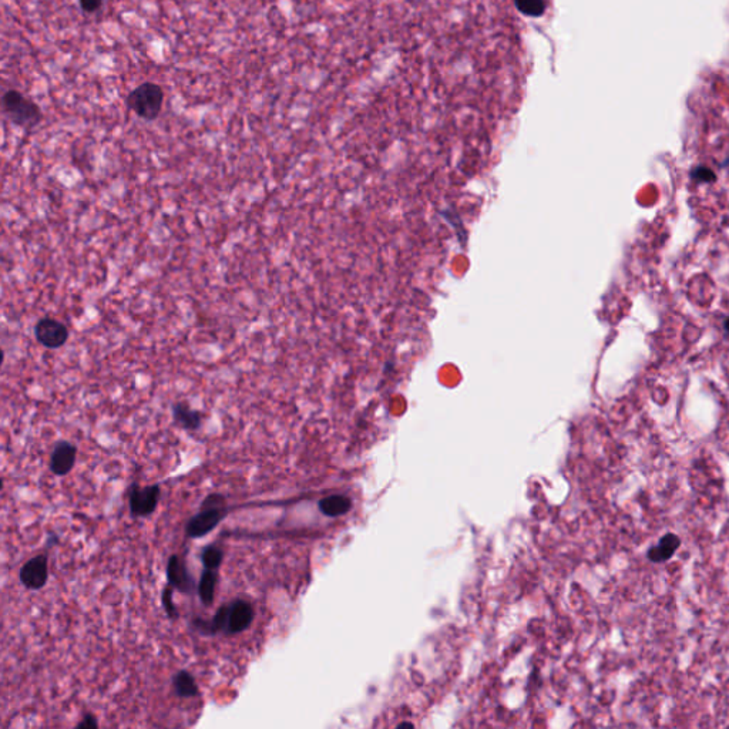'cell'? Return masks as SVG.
Listing matches in <instances>:
<instances>
[{"label": "cell", "instance_id": "1", "mask_svg": "<svg viewBox=\"0 0 729 729\" xmlns=\"http://www.w3.org/2000/svg\"><path fill=\"white\" fill-rule=\"evenodd\" d=\"M3 110L13 124L26 130L34 129L43 120L41 107L17 90H9L5 93Z\"/></svg>", "mask_w": 729, "mask_h": 729}, {"label": "cell", "instance_id": "2", "mask_svg": "<svg viewBox=\"0 0 729 729\" xmlns=\"http://www.w3.org/2000/svg\"><path fill=\"white\" fill-rule=\"evenodd\" d=\"M164 92L156 83H143L127 96V106L138 117L152 122L156 120L163 108Z\"/></svg>", "mask_w": 729, "mask_h": 729}, {"label": "cell", "instance_id": "3", "mask_svg": "<svg viewBox=\"0 0 729 729\" xmlns=\"http://www.w3.org/2000/svg\"><path fill=\"white\" fill-rule=\"evenodd\" d=\"M34 338L48 349L62 348L68 339L67 326L55 318H42L34 325Z\"/></svg>", "mask_w": 729, "mask_h": 729}, {"label": "cell", "instance_id": "4", "mask_svg": "<svg viewBox=\"0 0 729 729\" xmlns=\"http://www.w3.org/2000/svg\"><path fill=\"white\" fill-rule=\"evenodd\" d=\"M49 577L48 557L41 554L29 560L20 570V582L29 590H41Z\"/></svg>", "mask_w": 729, "mask_h": 729}, {"label": "cell", "instance_id": "5", "mask_svg": "<svg viewBox=\"0 0 729 729\" xmlns=\"http://www.w3.org/2000/svg\"><path fill=\"white\" fill-rule=\"evenodd\" d=\"M226 512L225 509L219 507H205L201 513L194 516L187 524V535L193 537V539H199V537L205 535L212 528H215L219 521L225 517Z\"/></svg>", "mask_w": 729, "mask_h": 729}, {"label": "cell", "instance_id": "6", "mask_svg": "<svg viewBox=\"0 0 729 729\" xmlns=\"http://www.w3.org/2000/svg\"><path fill=\"white\" fill-rule=\"evenodd\" d=\"M160 487H136L130 494V510L134 516H148L156 510L159 505Z\"/></svg>", "mask_w": 729, "mask_h": 729}, {"label": "cell", "instance_id": "7", "mask_svg": "<svg viewBox=\"0 0 729 729\" xmlns=\"http://www.w3.org/2000/svg\"><path fill=\"white\" fill-rule=\"evenodd\" d=\"M252 620H254L252 605L244 600H237L229 605L226 633H229V634L243 633L251 626Z\"/></svg>", "mask_w": 729, "mask_h": 729}, {"label": "cell", "instance_id": "8", "mask_svg": "<svg viewBox=\"0 0 729 729\" xmlns=\"http://www.w3.org/2000/svg\"><path fill=\"white\" fill-rule=\"evenodd\" d=\"M75 456H78V449H75L74 445L68 442H59L50 459L52 472L57 476L67 475L75 463Z\"/></svg>", "mask_w": 729, "mask_h": 729}, {"label": "cell", "instance_id": "9", "mask_svg": "<svg viewBox=\"0 0 729 729\" xmlns=\"http://www.w3.org/2000/svg\"><path fill=\"white\" fill-rule=\"evenodd\" d=\"M167 575H168L170 586H173L181 591H185V593L191 591V589H193V580H191L184 563L177 556H173L168 560Z\"/></svg>", "mask_w": 729, "mask_h": 729}, {"label": "cell", "instance_id": "10", "mask_svg": "<svg viewBox=\"0 0 729 729\" xmlns=\"http://www.w3.org/2000/svg\"><path fill=\"white\" fill-rule=\"evenodd\" d=\"M174 420L187 431H197L203 424V413L191 409L185 402H177L173 406Z\"/></svg>", "mask_w": 729, "mask_h": 729}, {"label": "cell", "instance_id": "11", "mask_svg": "<svg viewBox=\"0 0 729 729\" xmlns=\"http://www.w3.org/2000/svg\"><path fill=\"white\" fill-rule=\"evenodd\" d=\"M679 544H681L679 537L677 534L668 533V534H665L663 537V539L654 547L649 549L648 558L652 563H664V561L670 560L675 554V551L678 550Z\"/></svg>", "mask_w": 729, "mask_h": 729}, {"label": "cell", "instance_id": "12", "mask_svg": "<svg viewBox=\"0 0 729 729\" xmlns=\"http://www.w3.org/2000/svg\"><path fill=\"white\" fill-rule=\"evenodd\" d=\"M319 509L326 516H331V517L340 516V514L349 512L351 498H348L347 496H340V494L328 496L319 502Z\"/></svg>", "mask_w": 729, "mask_h": 729}, {"label": "cell", "instance_id": "13", "mask_svg": "<svg viewBox=\"0 0 729 729\" xmlns=\"http://www.w3.org/2000/svg\"><path fill=\"white\" fill-rule=\"evenodd\" d=\"M173 686L175 694L184 698H191L199 695V686L196 684V679L193 678L189 672L180 671L173 678Z\"/></svg>", "mask_w": 729, "mask_h": 729}, {"label": "cell", "instance_id": "14", "mask_svg": "<svg viewBox=\"0 0 729 729\" xmlns=\"http://www.w3.org/2000/svg\"><path fill=\"white\" fill-rule=\"evenodd\" d=\"M215 583H217L215 572H214L212 570H208V568H207V571H204L203 575H201L200 586H199V593H200L201 601H203L205 605H211L212 601H214Z\"/></svg>", "mask_w": 729, "mask_h": 729}, {"label": "cell", "instance_id": "15", "mask_svg": "<svg viewBox=\"0 0 729 729\" xmlns=\"http://www.w3.org/2000/svg\"><path fill=\"white\" fill-rule=\"evenodd\" d=\"M516 8L526 16L539 17L546 12L544 0H516Z\"/></svg>", "mask_w": 729, "mask_h": 729}, {"label": "cell", "instance_id": "16", "mask_svg": "<svg viewBox=\"0 0 729 729\" xmlns=\"http://www.w3.org/2000/svg\"><path fill=\"white\" fill-rule=\"evenodd\" d=\"M228 616H229V607L228 605H222L218 608L217 614L214 616L212 621L208 624V627L205 628V633L208 634H214V633H218V631H222L225 630L226 631V627H228Z\"/></svg>", "mask_w": 729, "mask_h": 729}, {"label": "cell", "instance_id": "17", "mask_svg": "<svg viewBox=\"0 0 729 729\" xmlns=\"http://www.w3.org/2000/svg\"><path fill=\"white\" fill-rule=\"evenodd\" d=\"M203 564L208 570H217L224 558V551L217 546H210L203 551Z\"/></svg>", "mask_w": 729, "mask_h": 729}, {"label": "cell", "instance_id": "18", "mask_svg": "<svg viewBox=\"0 0 729 729\" xmlns=\"http://www.w3.org/2000/svg\"><path fill=\"white\" fill-rule=\"evenodd\" d=\"M691 178L700 184H711V182L716 181L715 173L705 166H698V167L693 168V171H691Z\"/></svg>", "mask_w": 729, "mask_h": 729}, {"label": "cell", "instance_id": "19", "mask_svg": "<svg viewBox=\"0 0 729 729\" xmlns=\"http://www.w3.org/2000/svg\"><path fill=\"white\" fill-rule=\"evenodd\" d=\"M163 604H164V608H166V611H167V614H168V617H171V619H177L178 611H177V608H175V605H174V601H173V590H171L170 587H167V589L164 590V593H163Z\"/></svg>", "mask_w": 729, "mask_h": 729}, {"label": "cell", "instance_id": "20", "mask_svg": "<svg viewBox=\"0 0 729 729\" xmlns=\"http://www.w3.org/2000/svg\"><path fill=\"white\" fill-rule=\"evenodd\" d=\"M80 6L87 13H94L103 6V0H80Z\"/></svg>", "mask_w": 729, "mask_h": 729}, {"label": "cell", "instance_id": "21", "mask_svg": "<svg viewBox=\"0 0 729 729\" xmlns=\"http://www.w3.org/2000/svg\"><path fill=\"white\" fill-rule=\"evenodd\" d=\"M222 503H224V497H222V496H219V494H212V496H210V497L205 498L204 503H203V506H204V509H205V507H219Z\"/></svg>", "mask_w": 729, "mask_h": 729}, {"label": "cell", "instance_id": "22", "mask_svg": "<svg viewBox=\"0 0 729 729\" xmlns=\"http://www.w3.org/2000/svg\"><path fill=\"white\" fill-rule=\"evenodd\" d=\"M97 721L94 716L92 715H87L82 722L78 723V728H97Z\"/></svg>", "mask_w": 729, "mask_h": 729}, {"label": "cell", "instance_id": "23", "mask_svg": "<svg viewBox=\"0 0 729 729\" xmlns=\"http://www.w3.org/2000/svg\"><path fill=\"white\" fill-rule=\"evenodd\" d=\"M723 329H725V332L729 335V317H726V318L723 319Z\"/></svg>", "mask_w": 729, "mask_h": 729}]
</instances>
